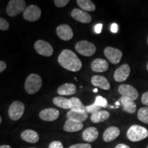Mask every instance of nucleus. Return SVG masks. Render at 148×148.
Segmentation results:
<instances>
[{"mask_svg":"<svg viewBox=\"0 0 148 148\" xmlns=\"http://www.w3.org/2000/svg\"><path fill=\"white\" fill-rule=\"evenodd\" d=\"M58 63L64 69L70 71L76 72L81 69L82 66V62L73 51L69 49H64L58 58Z\"/></svg>","mask_w":148,"mask_h":148,"instance_id":"nucleus-1","label":"nucleus"},{"mask_svg":"<svg viewBox=\"0 0 148 148\" xmlns=\"http://www.w3.org/2000/svg\"><path fill=\"white\" fill-rule=\"evenodd\" d=\"M148 136V130L145 127L132 125L127 131V137L132 142H138Z\"/></svg>","mask_w":148,"mask_h":148,"instance_id":"nucleus-2","label":"nucleus"},{"mask_svg":"<svg viewBox=\"0 0 148 148\" xmlns=\"http://www.w3.org/2000/svg\"><path fill=\"white\" fill-rule=\"evenodd\" d=\"M42 79L40 75L32 73L28 75L25 82V90L29 95L37 92L42 86Z\"/></svg>","mask_w":148,"mask_h":148,"instance_id":"nucleus-3","label":"nucleus"},{"mask_svg":"<svg viewBox=\"0 0 148 148\" xmlns=\"http://www.w3.org/2000/svg\"><path fill=\"white\" fill-rule=\"evenodd\" d=\"M25 3L23 0H10L9 1L6 8V12L8 15L12 17L17 16L25 10Z\"/></svg>","mask_w":148,"mask_h":148,"instance_id":"nucleus-4","label":"nucleus"},{"mask_svg":"<svg viewBox=\"0 0 148 148\" xmlns=\"http://www.w3.org/2000/svg\"><path fill=\"white\" fill-rule=\"evenodd\" d=\"M75 48L79 54L84 56H91L96 51L95 46L87 40H80L77 42Z\"/></svg>","mask_w":148,"mask_h":148,"instance_id":"nucleus-5","label":"nucleus"},{"mask_svg":"<svg viewBox=\"0 0 148 148\" xmlns=\"http://www.w3.org/2000/svg\"><path fill=\"white\" fill-rule=\"evenodd\" d=\"M25 110V106L21 101H15L11 103L8 109L9 117L13 121H17L23 116Z\"/></svg>","mask_w":148,"mask_h":148,"instance_id":"nucleus-6","label":"nucleus"},{"mask_svg":"<svg viewBox=\"0 0 148 148\" xmlns=\"http://www.w3.org/2000/svg\"><path fill=\"white\" fill-rule=\"evenodd\" d=\"M23 16L26 21L31 22L36 21L41 16V10L36 5H30L24 10Z\"/></svg>","mask_w":148,"mask_h":148,"instance_id":"nucleus-7","label":"nucleus"},{"mask_svg":"<svg viewBox=\"0 0 148 148\" xmlns=\"http://www.w3.org/2000/svg\"><path fill=\"white\" fill-rule=\"evenodd\" d=\"M34 49L36 52L43 56L49 57L53 54V47L49 42L43 40H38L34 43Z\"/></svg>","mask_w":148,"mask_h":148,"instance_id":"nucleus-8","label":"nucleus"},{"mask_svg":"<svg viewBox=\"0 0 148 148\" xmlns=\"http://www.w3.org/2000/svg\"><path fill=\"white\" fill-rule=\"evenodd\" d=\"M104 55L108 58V60L112 64H117L121 61L122 51L119 49L112 47H107L104 49Z\"/></svg>","mask_w":148,"mask_h":148,"instance_id":"nucleus-9","label":"nucleus"},{"mask_svg":"<svg viewBox=\"0 0 148 148\" xmlns=\"http://www.w3.org/2000/svg\"><path fill=\"white\" fill-rule=\"evenodd\" d=\"M119 92L123 97H125L135 101L138 97V92L132 86L129 84H121L118 88Z\"/></svg>","mask_w":148,"mask_h":148,"instance_id":"nucleus-10","label":"nucleus"},{"mask_svg":"<svg viewBox=\"0 0 148 148\" xmlns=\"http://www.w3.org/2000/svg\"><path fill=\"white\" fill-rule=\"evenodd\" d=\"M130 73V67L127 64H123L118 68L114 73V80L122 82L126 80Z\"/></svg>","mask_w":148,"mask_h":148,"instance_id":"nucleus-11","label":"nucleus"},{"mask_svg":"<svg viewBox=\"0 0 148 148\" xmlns=\"http://www.w3.org/2000/svg\"><path fill=\"white\" fill-rule=\"evenodd\" d=\"M56 33L60 39L65 41L71 40L73 36V32L71 27L66 24L59 25L56 28Z\"/></svg>","mask_w":148,"mask_h":148,"instance_id":"nucleus-12","label":"nucleus"},{"mask_svg":"<svg viewBox=\"0 0 148 148\" xmlns=\"http://www.w3.org/2000/svg\"><path fill=\"white\" fill-rule=\"evenodd\" d=\"M60 112L55 108H45L41 110L39 113V116L42 120L45 121H53L59 117Z\"/></svg>","mask_w":148,"mask_h":148,"instance_id":"nucleus-13","label":"nucleus"},{"mask_svg":"<svg viewBox=\"0 0 148 148\" xmlns=\"http://www.w3.org/2000/svg\"><path fill=\"white\" fill-rule=\"evenodd\" d=\"M71 16L77 21L80 22L82 23H88L91 21L92 18L89 14L87 13L86 11L78 8H75L72 10Z\"/></svg>","mask_w":148,"mask_h":148,"instance_id":"nucleus-14","label":"nucleus"},{"mask_svg":"<svg viewBox=\"0 0 148 148\" xmlns=\"http://www.w3.org/2000/svg\"><path fill=\"white\" fill-rule=\"evenodd\" d=\"M120 134V130L116 126H110L104 131L103 134V139L105 142H111L116 139Z\"/></svg>","mask_w":148,"mask_h":148,"instance_id":"nucleus-15","label":"nucleus"},{"mask_svg":"<svg viewBox=\"0 0 148 148\" xmlns=\"http://www.w3.org/2000/svg\"><path fill=\"white\" fill-rule=\"evenodd\" d=\"M90 67L93 71L97 72V73H101L108 70V63L104 59L96 58L92 60Z\"/></svg>","mask_w":148,"mask_h":148,"instance_id":"nucleus-16","label":"nucleus"},{"mask_svg":"<svg viewBox=\"0 0 148 148\" xmlns=\"http://www.w3.org/2000/svg\"><path fill=\"white\" fill-rule=\"evenodd\" d=\"M99 136V131L95 127H89L82 132V138L85 141L91 143L95 141Z\"/></svg>","mask_w":148,"mask_h":148,"instance_id":"nucleus-17","label":"nucleus"},{"mask_svg":"<svg viewBox=\"0 0 148 148\" xmlns=\"http://www.w3.org/2000/svg\"><path fill=\"white\" fill-rule=\"evenodd\" d=\"M91 83L94 86L103 90H109L110 84L106 77L101 75H94L91 78Z\"/></svg>","mask_w":148,"mask_h":148,"instance_id":"nucleus-18","label":"nucleus"},{"mask_svg":"<svg viewBox=\"0 0 148 148\" xmlns=\"http://www.w3.org/2000/svg\"><path fill=\"white\" fill-rule=\"evenodd\" d=\"M120 102H121L123 109L125 112L130 114H133L136 110V105L135 102L132 99L125 97H122L120 98Z\"/></svg>","mask_w":148,"mask_h":148,"instance_id":"nucleus-19","label":"nucleus"},{"mask_svg":"<svg viewBox=\"0 0 148 148\" xmlns=\"http://www.w3.org/2000/svg\"><path fill=\"white\" fill-rule=\"evenodd\" d=\"M21 138L25 141L30 143H36L39 140V136L36 131L32 130H25L21 134Z\"/></svg>","mask_w":148,"mask_h":148,"instance_id":"nucleus-20","label":"nucleus"},{"mask_svg":"<svg viewBox=\"0 0 148 148\" xmlns=\"http://www.w3.org/2000/svg\"><path fill=\"white\" fill-rule=\"evenodd\" d=\"M83 128V123L81 122L73 121L68 119L64 123L63 129L68 132H75L81 130Z\"/></svg>","mask_w":148,"mask_h":148,"instance_id":"nucleus-21","label":"nucleus"},{"mask_svg":"<svg viewBox=\"0 0 148 148\" xmlns=\"http://www.w3.org/2000/svg\"><path fill=\"white\" fill-rule=\"evenodd\" d=\"M57 92L60 95H72L76 92V86L72 83H66L59 86Z\"/></svg>","mask_w":148,"mask_h":148,"instance_id":"nucleus-22","label":"nucleus"},{"mask_svg":"<svg viewBox=\"0 0 148 148\" xmlns=\"http://www.w3.org/2000/svg\"><path fill=\"white\" fill-rule=\"evenodd\" d=\"M67 117L69 119H71L73 121L81 122L86 121L88 118V113L86 112H79V111H74L70 110L67 112Z\"/></svg>","mask_w":148,"mask_h":148,"instance_id":"nucleus-23","label":"nucleus"},{"mask_svg":"<svg viewBox=\"0 0 148 148\" xmlns=\"http://www.w3.org/2000/svg\"><path fill=\"white\" fill-rule=\"evenodd\" d=\"M110 117V113L106 110H99L91 114L90 120L92 123H97L106 121Z\"/></svg>","mask_w":148,"mask_h":148,"instance_id":"nucleus-24","label":"nucleus"},{"mask_svg":"<svg viewBox=\"0 0 148 148\" xmlns=\"http://www.w3.org/2000/svg\"><path fill=\"white\" fill-rule=\"evenodd\" d=\"M70 101V110L79 112H86V106H84L78 98L71 97L69 99Z\"/></svg>","mask_w":148,"mask_h":148,"instance_id":"nucleus-25","label":"nucleus"},{"mask_svg":"<svg viewBox=\"0 0 148 148\" xmlns=\"http://www.w3.org/2000/svg\"><path fill=\"white\" fill-rule=\"evenodd\" d=\"M77 5L84 11L92 12L95 10V5L93 2L90 0H77L76 1Z\"/></svg>","mask_w":148,"mask_h":148,"instance_id":"nucleus-26","label":"nucleus"},{"mask_svg":"<svg viewBox=\"0 0 148 148\" xmlns=\"http://www.w3.org/2000/svg\"><path fill=\"white\" fill-rule=\"evenodd\" d=\"M53 103L56 106L64 109H70V101L67 98L62 97H54L53 99Z\"/></svg>","mask_w":148,"mask_h":148,"instance_id":"nucleus-27","label":"nucleus"},{"mask_svg":"<svg viewBox=\"0 0 148 148\" xmlns=\"http://www.w3.org/2000/svg\"><path fill=\"white\" fill-rule=\"evenodd\" d=\"M137 116L139 121L148 124V107L140 108L138 111Z\"/></svg>","mask_w":148,"mask_h":148,"instance_id":"nucleus-28","label":"nucleus"},{"mask_svg":"<svg viewBox=\"0 0 148 148\" xmlns=\"http://www.w3.org/2000/svg\"><path fill=\"white\" fill-rule=\"evenodd\" d=\"M95 103L98 106H100L101 108H106L108 106V101L106 98L101 97V96H97L95 98Z\"/></svg>","mask_w":148,"mask_h":148,"instance_id":"nucleus-29","label":"nucleus"},{"mask_svg":"<svg viewBox=\"0 0 148 148\" xmlns=\"http://www.w3.org/2000/svg\"><path fill=\"white\" fill-rule=\"evenodd\" d=\"M102 108L100 106H98L97 105H96L95 103H92L91 105L86 106V111L87 113H95L96 112L101 110V109Z\"/></svg>","mask_w":148,"mask_h":148,"instance_id":"nucleus-30","label":"nucleus"},{"mask_svg":"<svg viewBox=\"0 0 148 148\" xmlns=\"http://www.w3.org/2000/svg\"><path fill=\"white\" fill-rule=\"evenodd\" d=\"M9 29V23L4 18L0 17V30L6 31Z\"/></svg>","mask_w":148,"mask_h":148,"instance_id":"nucleus-31","label":"nucleus"},{"mask_svg":"<svg viewBox=\"0 0 148 148\" xmlns=\"http://www.w3.org/2000/svg\"><path fill=\"white\" fill-rule=\"evenodd\" d=\"M53 2L58 8H63L69 2V0H55Z\"/></svg>","mask_w":148,"mask_h":148,"instance_id":"nucleus-32","label":"nucleus"},{"mask_svg":"<svg viewBox=\"0 0 148 148\" xmlns=\"http://www.w3.org/2000/svg\"><path fill=\"white\" fill-rule=\"evenodd\" d=\"M49 148H64V147L62 143L60 141L54 140V141H52L49 144Z\"/></svg>","mask_w":148,"mask_h":148,"instance_id":"nucleus-33","label":"nucleus"},{"mask_svg":"<svg viewBox=\"0 0 148 148\" xmlns=\"http://www.w3.org/2000/svg\"><path fill=\"white\" fill-rule=\"evenodd\" d=\"M69 148H91V145L89 143H78L72 145Z\"/></svg>","mask_w":148,"mask_h":148,"instance_id":"nucleus-34","label":"nucleus"},{"mask_svg":"<svg viewBox=\"0 0 148 148\" xmlns=\"http://www.w3.org/2000/svg\"><path fill=\"white\" fill-rule=\"evenodd\" d=\"M141 101L143 104L148 106V91L144 92L141 97Z\"/></svg>","mask_w":148,"mask_h":148,"instance_id":"nucleus-35","label":"nucleus"},{"mask_svg":"<svg viewBox=\"0 0 148 148\" xmlns=\"http://www.w3.org/2000/svg\"><path fill=\"white\" fill-rule=\"evenodd\" d=\"M102 24L101 23H99V24H97V25L95 26V33H97V34H99V33H101V29H102Z\"/></svg>","mask_w":148,"mask_h":148,"instance_id":"nucleus-36","label":"nucleus"},{"mask_svg":"<svg viewBox=\"0 0 148 148\" xmlns=\"http://www.w3.org/2000/svg\"><path fill=\"white\" fill-rule=\"evenodd\" d=\"M110 30H111V32H113V33H116V32H117V31H118V25H117V24L112 23V25H111Z\"/></svg>","mask_w":148,"mask_h":148,"instance_id":"nucleus-37","label":"nucleus"},{"mask_svg":"<svg viewBox=\"0 0 148 148\" xmlns=\"http://www.w3.org/2000/svg\"><path fill=\"white\" fill-rule=\"evenodd\" d=\"M6 68V64L3 61L0 60V73L3 72Z\"/></svg>","mask_w":148,"mask_h":148,"instance_id":"nucleus-38","label":"nucleus"},{"mask_svg":"<svg viewBox=\"0 0 148 148\" xmlns=\"http://www.w3.org/2000/svg\"><path fill=\"white\" fill-rule=\"evenodd\" d=\"M114 148H130L128 145H125V144L123 143H120L118 144V145H116V147Z\"/></svg>","mask_w":148,"mask_h":148,"instance_id":"nucleus-39","label":"nucleus"},{"mask_svg":"<svg viewBox=\"0 0 148 148\" xmlns=\"http://www.w3.org/2000/svg\"><path fill=\"white\" fill-rule=\"evenodd\" d=\"M0 148H12L10 145H0Z\"/></svg>","mask_w":148,"mask_h":148,"instance_id":"nucleus-40","label":"nucleus"},{"mask_svg":"<svg viewBox=\"0 0 148 148\" xmlns=\"http://www.w3.org/2000/svg\"><path fill=\"white\" fill-rule=\"evenodd\" d=\"M1 122H2V118H1V116H0V124L1 123Z\"/></svg>","mask_w":148,"mask_h":148,"instance_id":"nucleus-41","label":"nucleus"},{"mask_svg":"<svg viewBox=\"0 0 148 148\" xmlns=\"http://www.w3.org/2000/svg\"><path fill=\"white\" fill-rule=\"evenodd\" d=\"M94 92H97V88H95V89H94Z\"/></svg>","mask_w":148,"mask_h":148,"instance_id":"nucleus-42","label":"nucleus"},{"mask_svg":"<svg viewBox=\"0 0 148 148\" xmlns=\"http://www.w3.org/2000/svg\"><path fill=\"white\" fill-rule=\"evenodd\" d=\"M119 102H116V105H119Z\"/></svg>","mask_w":148,"mask_h":148,"instance_id":"nucleus-43","label":"nucleus"},{"mask_svg":"<svg viewBox=\"0 0 148 148\" xmlns=\"http://www.w3.org/2000/svg\"><path fill=\"white\" fill-rule=\"evenodd\" d=\"M147 71H148V62H147Z\"/></svg>","mask_w":148,"mask_h":148,"instance_id":"nucleus-44","label":"nucleus"},{"mask_svg":"<svg viewBox=\"0 0 148 148\" xmlns=\"http://www.w3.org/2000/svg\"><path fill=\"white\" fill-rule=\"evenodd\" d=\"M147 44H148V37H147Z\"/></svg>","mask_w":148,"mask_h":148,"instance_id":"nucleus-45","label":"nucleus"},{"mask_svg":"<svg viewBox=\"0 0 148 148\" xmlns=\"http://www.w3.org/2000/svg\"><path fill=\"white\" fill-rule=\"evenodd\" d=\"M29 148H35V147H29Z\"/></svg>","mask_w":148,"mask_h":148,"instance_id":"nucleus-46","label":"nucleus"},{"mask_svg":"<svg viewBox=\"0 0 148 148\" xmlns=\"http://www.w3.org/2000/svg\"><path fill=\"white\" fill-rule=\"evenodd\" d=\"M146 148H148V145H147V147H146Z\"/></svg>","mask_w":148,"mask_h":148,"instance_id":"nucleus-47","label":"nucleus"}]
</instances>
